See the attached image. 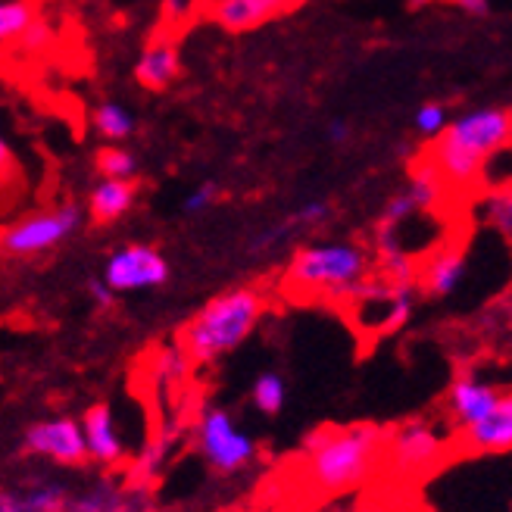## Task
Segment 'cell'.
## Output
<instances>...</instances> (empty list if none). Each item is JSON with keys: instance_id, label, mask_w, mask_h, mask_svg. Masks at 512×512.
<instances>
[{"instance_id": "obj_1", "label": "cell", "mask_w": 512, "mask_h": 512, "mask_svg": "<svg viewBox=\"0 0 512 512\" xmlns=\"http://www.w3.org/2000/svg\"><path fill=\"white\" fill-rule=\"evenodd\" d=\"M388 438L391 431L372 422L347 428H316L303 441V488L319 497H338L363 488L378 469H384Z\"/></svg>"}, {"instance_id": "obj_14", "label": "cell", "mask_w": 512, "mask_h": 512, "mask_svg": "<svg viewBox=\"0 0 512 512\" xmlns=\"http://www.w3.org/2000/svg\"><path fill=\"white\" fill-rule=\"evenodd\" d=\"M178 75H182V60H178V47L169 38L150 41L135 66V79L147 91H166Z\"/></svg>"}, {"instance_id": "obj_5", "label": "cell", "mask_w": 512, "mask_h": 512, "mask_svg": "<svg viewBox=\"0 0 512 512\" xmlns=\"http://www.w3.org/2000/svg\"><path fill=\"white\" fill-rule=\"evenodd\" d=\"M194 444L207 469L222 478H232L250 469L256 459V441L232 419V413H225L219 406H207L200 413L194 428Z\"/></svg>"}, {"instance_id": "obj_32", "label": "cell", "mask_w": 512, "mask_h": 512, "mask_svg": "<svg viewBox=\"0 0 512 512\" xmlns=\"http://www.w3.org/2000/svg\"><path fill=\"white\" fill-rule=\"evenodd\" d=\"M328 141L331 144H347L350 141V125L344 119H335L328 125Z\"/></svg>"}, {"instance_id": "obj_22", "label": "cell", "mask_w": 512, "mask_h": 512, "mask_svg": "<svg viewBox=\"0 0 512 512\" xmlns=\"http://www.w3.org/2000/svg\"><path fill=\"white\" fill-rule=\"evenodd\" d=\"M69 488L60 481H38L29 491H22L25 512H63L69 503Z\"/></svg>"}, {"instance_id": "obj_10", "label": "cell", "mask_w": 512, "mask_h": 512, "mask_svg": "<svg viewBox=\"0 0 512 512\" xmlns=\"http://www.w3.org/2000/svg\"><path fill=\"white\" fill-rule=\"evenodd\" d=\"M63 512H157V500L147 481L119 484L113 478H97L72 491Z\"/></svg>"}, {"instance_id": "obj_37", "label": "cell", "mask_w": 512, "mask_h": 512, "mask_svg": "<svg viewBox=\"0 0 512 512\" xmlns=\"http://www.w3.org/2000/svg\"><path fill=\"white\" fill-rule=\"evenodd\" d=\"M419 512H425V509H419Z\"/></svg>"}, {"instance_id": "obj_7", "label": "cell", "mask_w": 512, "mask_h": 512, "mask_svg": "<svg viewBox=\"0 0 512 512\" xmlns=\"http://www.w3.org/2000/svg\"><path fill=\"white\" fill-rule=\"evenodd\" d=\"M450 441L425 419L406 422L391 431L388 453H384V469L400 481H416L441 466Z\"/></svg>"}, {"instance_id": "obj_20", "label": "cell", "mask_w": 512, "mask_h": 512, "mask_svg": "<svg viewBox=\"0 0 512 512\" xmlns=\"http://www.w3.org/2000/svg\"><path fill=\"white\" fill-rule=\"evenodd\" d=\"M250 400H253V406L260 409L263 416H278L281 409H285V400H288L285 378H281L278 372H263L260 378L253 381Z\"/></svg>"}, {"instance_id": "obj_11", "label": "cell", "mask_w": 512, "mask_h": 512, "mask_svg": "<svg viewBox=\"0 0 512 512\" xmlns=\"http://www.w3.org/2000/svg\"><path fill=\"white\" fill-rule=\"evenodd\" d=\"M453 450L466 456H491L512 450V394H500L494 409L475 425L456 431Z\"/></svg>"}, {"instance_id": "obj_3", "label": "cell", "mask_w": 512, "mask_h": 512, "mask_svg": "<svg viewBox=\"0 0 512 512\" xmlns=\"http://www.w3.org/2000/svg\"><path fill=\"white\" fill-rule=\"evenodd\" d=\"M266 313V297L256 288H232L216 294L178 331V347L197 366L222 360L225 353L238 350Z\"/></svg>"}, {"instance_id": "obj_26", "label": "cell", "mask_w": 512, "mask_h": 512, "mask_svg": "<svg viewBox=\"0 0 512 512\" xmlns=\"http://www.w3.org/2000/svg\"><path fill=\"white\" fill-rule=\"evenodd\" d=\"M328 216H331V207H328L325 200H310V203H303V207H297L288 219H291V225L297 228V232H303V228L322 225Z\"/></svg>"}, {"instance_id": "obj_12", "label": "cell", "mask_w": 512, "mask_h": 512, "mask_svg": "<svg viewBox=\"0 0 512 512\" xmlns=\"http://www.w3.org/2000/svg\"><path fill=\"white\" fill-rule=\"evenodd\" d=\"M500 400V391L494 384L481 381L475 375H459L444 400L447 409V422L453 431H463L469 425H475L478 419H484L494 409V403Z\"/></svg>"}, {"instance_id": "obj_19", "label": "cell", "mask_w": 512, "mask_h": 512, "mask_svg": "<svg viewBox=\"0 0 512 512\" xmlns=\"http://www.w3.org/2000/svg\"><path fill=\"white\" fill-rule=\"evenodd\" d=\"M91 125L104 141L119 144V141H125L128 135L135 132V116L128 113L122 104H116V100H104V104H97V110L91 116Z\"/></svg>"}, {"instance_id": "obj_9", "label": "cell", "mask_w": 512, "mask_h": 512, "mask_svg": "<svg viewBox=\"0 0 512 512\" xmlns=\"http://www.w3.org/2000/svg\"><path fill=\"white\" fill-rule=\"evenodd\" d=\"M104 278L116 294H132V291H153L163 288L169 281V263L153 244H122L116 247L107 263H104Z\"/></svg>"}, {"instance_id": "obj_34", "label": "cell", "mask_w": 512, "mask_h": 512, "mask_svg": "<svg viewBox=\"0 0 512 512\" xmlns=\"http://www.w3.org/2000/svg\"><path fill=\"white\" fill-rule=\"evenodd\" d=\"M425 4H434V0H406V10H409V13H416V10H422Z\"/></svg>"}, {"instance_id": "obj_18", "label": "cell", "mask_w": 512, "mask_h": 512, "mask_svg": "<svg viewBox=\"0 0 512 512\" xmlns=\"http://www.w3.org/2000/svg\"><path fill=\"white\" fill-rule=\"evenodd\" d=\"M35 0H0V44L10 50L22 41V35L32 29V22L38 19Z\"/></svg>"}, {"instance_id": "obj_29", "label": "cell", "mask_w": 512, "mask_h": 512, "mask_svg": "<svg viewBox=\"0 0 512 512\" xmlns=\"http://www.w3.org/2000/svg\"><path fill=\"white\" fill-rule=\"evenodd\" d=\"M88 297H91L97 306H104V310H107V306H113V303H116V291L110 288V281H107L104 275L88 281Z\"/></svg>"}, {"instance_id": "obj_36", "label": "cell", "mask_w": 512, "mask_h": 512, "mask_svg": "<svg viewBox=\"0 0 512 512\" xmlns=\"http://www.w3.org/2000/svg\"><path fill=\"white\" fill-rule=\"evenodd\" d=\"M347 512H378V509H363V506H360V509H347Z\"/></svg>"}, {"instance_id": "obj_6", "label": "cell", "mask_w": 512, "mask_h": 512, "mask_svg": "<svg viewBox=\"0 0 512 512\" xmlns=\"http://www.w3.org/2000/svg\"><path fill=\"white\" fill-rule=\"evenodd\" d=\"M82 219L85 216L75 203L22 216L0 232V247H4V253L13 256V260H29V256H38L50 247L69 241L82 228Z\"/></svg>"}, {"instance_id": "obj_15", "label": "cell", "mask_w": 512, "mask_h": 512, "mask_svg": "<svg viewBox=\"0 0 512 512\" xmlns=\"http://www.w3.org/2000/svg\"><path fill=\"white\" fill-rule=\"evenodd\" d=\"M210 16L219 29L232 32V35H244L260 29V25L272 22L281 16L275 0H213Z\"/></svg>"}, {"instance_id": "obj_24", "label": "cell", "mask_w": 512, "mask_h": 512, "mask_svg": "<svg viewBox=\"0 0 512 512\" xmlns=\"http://www.w3.org/2000/svg\"><path fill=\"white\" fill-rule=\"evenodd\" d=\"M450 116H447V107L441 104V100H428V104H422L413 116V125H416V132L422 138H438L444 128H447Z\"/></svg>"}, {"instance_id": "obj_8", "label": "cell", "mask_w": 512, "mask_h": 512, "mask_svg": "<svg viewBox=\"0 0 512 512\" xmlns=\"http://www.w3.org/2000/svg\"><path fill=\"white\" fill-rule=\"evenodd\" d=\"M22 450L29 456L47 459V463H57L63 469H79L91 459L85 425L69 416L32 422L22 434Z\"/></svg>"}, {"instance_id": "obj_31", "label": "cell", "mask_w": 512, "mask_h": 512, "mask_svg": "<svg viewBox=\"0 0 512 512\" xmlns=\"http://www.w3.org/2000/svg\"><path fill=\"white\" fill-rule=\"evenodd\" d=\"M0 512H25L22 506V494L19 491H0Z\"/></svg>"}, {"instance_id": "obj_16", "label": "cell", "mask_w": 512, "mask_h": 512, "mask_svg": "<svg viewBox=\"0 0 512 512\" xmlns=\"http://www.w3.org/2000/svg\"><path fill=\"white\" fill-rule=\"evenodd\" d=\"M466 250L463 247H444L431 256L425 269L419 272V288L428 297H450L466 278Z\"/></svg>"}, {"instance_id": "obj_25", "label": "cell", "mask_w": 512, "mask_h": 512, "mask_svg": "<svg viewBox=\"0 0 512 512\" xmlns=\"http://www.w3.org/2000/svg\"><path fill=\"white\" fill-rule=\"evenodd\" d=\"M50 44H54V29H50V22L44 16H38L32 22V29L22 35V41L13 50L16 54H44Z\"/></svg>"}, {"instance_id": "obj_27", "label": "cell", "mask_w": 512, "mask_h": 512, "mask_svg": "<svg viewBox=\"0 0 512 512\" xmlns=\"http://www.w3.org/2000/svg\"><path fill=\"white\" fill-rule=\"evenodd\" d=\"M219 194H222V188H219L216 182H203V185H197V188L185 197L182 210H185L188 216H197V213H203V210H210L213 203L219 200Z\"/></svg>"}, {"instance_id": "obj_28", "label": "cell", "mask_w": 512, "mask_h": 512, "mask_svg": "<svg viewBox=\"0 0 512 512\" xmlns=\"http://www.w3.org/2000/svg\"><path fill=\"white\" fill-rule=\"evenodd\" d=\"M488 219L500 228V232L512 235V191L509 188L488 200Z\"/></svg>"}, {"instance_id": "obj_4", "label": "cell", "mask_w": 512, "mask_h": 512, "mask_svg": "<svg viewBox=\"0 0 512 512\" xmlns=\"http://www.w3.org/2000/svg\"><path fill=\"white\" fill-rule=\"evenodd\" d=\"M372 260L360 244L310 241L297 247L288 266V285L303 297L350 303L372 278Z\"/></svg>"}, {"instance_id": "obj_30", "label": "cell", "mask_w": 512, "mask_h": 512, "mask_svg": "<svg viewBox=\"0 0 512 512\" xmlns=\"http://www.w3.org/2000/svg\"><path fill=\"white\" fill-rule=\"evenodd\" d=\"M453 7H459L469 16H488L491 13V0H450Z\"/></svg>"}, {"instance_id": "obj_17", "label": "cell", "mask_w": 512, "mask_h": 512, "mask_svg": "<svg viewBox=\"0 0 512 512\" xmlns=\"http://www.w3.org/2000/svg\"><path fill=\"white\" fill-rule=\"evenodd\" d=\"M138 200V182L132 178H104L88 194V216L94 225H113L119 222Z\"/></svg>"}, {"instance_id": "obj_33", "label": "cell", "mask_w": 512, "mask_h": 512, "mask_svg": "<svg viewBox=\"0 0 512 512\" xmlns=\"http://www.w3.org/2000/svg\"><path fill=\"white\" fill-rule=\"evenodd\" d=\"M275 4H278L281 16H285V13H294L297 7H303V4H306V0H275Z\"/></svg>"}, {"instance_id": "obj_23", "label": "cell", "mask_w": 512, "mask_h": 512, "mask_svg": "<svg viewBox=\"0 0 512 512\" xmlns=\"http://www.w3.org/2000/svg\"><path fill=\"white\" fill-rule=\"evenodd\" d=\"M94 166H97L100 178H132L138 172L135 153L119 144H110V141L94 153Z\"/></svg>"}, {"instance_id": "obj_13", "label": "cell", "mask_w": 512, "mask_h": 512, "mask_svg": "<svg viewBox=\"0 0 512 512\" xmlns=\"http://www.w3.org/2000/svg\"><path fill=\"white\" fill-rule=\"evenodd\" d=\"M82 425H85V438H88V453H91V463H100V466H119L125 459V441L119 434V425H116V416L110 403H94L85 409L82 416Z\"/></svg>"}, {"instance_id": "obj_2", "label": "cell", "mask_w": 512, "mask_h": 512, "mask_svg": "<svg viewBox=\"0 0 512 512\" xmlns=\"http://www.w3.org/2000/svg\"><path fill=\"white\" fill-rule=\"evenodd\" d=\"M512 147V110L509 107H481L459 113L447 128L431 138L425 160L453 188H466L484 178V169L494 157Z\"/></svg>"}, {"instance_id": "obj_35", "label": "cell", "mask_w": 512, "mask_h": 512, "mask_svg": "<svg viewBox=\"0 0 512 512\" xmlns=\"http://www.w3.org/2000/svg\"><path fill=\"white\" fill-rule=\"evenodd\" d=\"M182 10V0H166V13H178Z\"/></svg>"}, {"instance_id": "obj_21", "label": "cell", "mask_w": 512, "mask_h": 512, "mask_svg": "<svg viewBox=\"0 0 512 512\" xmlns=\"http://www.w3.org/2000/svg\"><path fill=\"white\" fill-rule=\"evenodd\" d=\"M172 444H175V431H163V434H157L141 453H138V459H135V466H132V478L135 481H153L157 478V472L163 469V463H166V456H169V450H172Z\"/></svg>"}]
</instances>
